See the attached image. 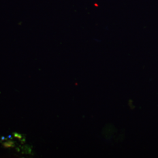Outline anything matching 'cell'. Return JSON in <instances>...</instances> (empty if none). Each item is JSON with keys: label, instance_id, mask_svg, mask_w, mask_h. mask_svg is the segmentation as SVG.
<instances>
[{"label": "cell", "instance_id": "6da1fadb", "mask_svg": "<svg viewBox=\"0 0 158 158\" xmlns=\"http://www.w3.org/2000/svg\"><path fill=\"white\" fill-rule=\"evenodd\" d=\"M2 145L5 148H14L15 147L14 142L12 141H8L2 143Z\"/></svg>", "mask_w": 158, "mask_h": 158}, {"label": "cell", "instance_id": "3957f363", "mask_svg": "<svg viewBox=\"0 0 158 158\" xmlns=\"http://www.w3.org/2000/svg\"><path fill=\"white\" fill-rule=\"evenodd\" d=\"M1 139H2V140H4V139H5L6 138L4 137V136H2V138H1Z\"/></svg>", "mask_w": 158, "mask_h": 158}, {"label": "cell", "instance_id": "7a4b0ae2", "mask_svg": "<svg viewBox=\"0 0 158 158\" xmlns=\"http://www.w3.org/2000/svg\"><path fill=\"white\" fill-rule=\"evenodd\" d=\"M14 136L16 138H18L19 139H21L23 138V135L20 134H18L17 132H14Z\"/></svg>", "mask_w": 158, "mask_h": 158}, {"label": "cell", "instance_id": "277c9868", "mask_svg": "<svg viewBox=\"0 0 158 158\" xmlns=\"http://www.w3.org/2000/svg\"><path fill=\"white\" fill-rule=\"evenodd\" d=\"M8 138H11V139H12L11 135H8Z\"/></svg>", "mask_w": 158, "mask_h": 158}]
</instances>
